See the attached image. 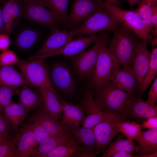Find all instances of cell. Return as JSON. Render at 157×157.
<instances>
[{"instance_id":"cell-41","label":"cell","mask_w":157,"mask_h":157,"mask_svg":"<svg viewBox=\"0 0 157 157\" xmlns=\"http://www.w3.org/2000/svg\"><path fill=\"white\" fill-rule=\"evenodd\" d=\"M23 5L21 0H12L11 12L14 27L22 16Z\"/></svg>"},{"instance_id":"cell-4","label":"cell","mask_w":157,"mask_h":157,"mask_svg":"<svg viewBox=\"0 0 157 157\" xmlns=\"http://www.w3.org/2000/svg\"><path fill=\"white\" fill-rule=\"evenodd\" d=\"M109 34L108 31L103 38L88 49L69 57L76 72L81 78L89 81L91 77L99 52L108 42Z\"/></svg>"},{"instance_id":"cell-39","label":"cell","mask_w":157,"mask_h":157,"mask_svg":"<svg viewBox=\"0 0 157 157\" xmlns=\"http://www.w3.org/2000/svg\"><path fill=\"white\" fill-rule=\"evenodd\" d=\"M19 60L15 53L11 50H5L0 53V65L13 66L17 64Z\"/></svg>"},{"instance_id":"cell-49","label":"cell","mask_w":157,"mask_h":157,"mask_svg":"<svg viewBox=\"0 0 157 157\" xmlns=\"http://www.w3.org/2000/svg\"><path fill=\"white\" fill-rule=\"evenodd\" d=\"M127 2L131 8L133 7L135 5L138 4L142 0H124Z\"/></svg>"},{"instance_id":"cell-50","label":"cell","mask_w":157,"mask_h":157,"mask_svg":"<svg viewBox=\"0 0 157 157\" xmlns=\"http://www.w3.org/2000/svg\"><path fill=\"white\" fill-rule=\"evenodd\" d=\"M157 152L155 153L147 155H143L140 156V157H157Z\"/></svg>"},{"instance_id":"cell-29","label":"cell","mask_w":157,"mask_h":157,"mask_svg":"<svg viewBox=\"0 0 157 157\" xmlns=\"http://www.w3.org/2000/svg\"><path fill=\"white\" fill-rule=\"evenodd\" d=\"M138 145H136L133 140L125 138L119 135L113 142H111L108 147L103 153L102 157H111L115 153L122 151L137 152Z\"/></svg>"},{"instance_id":"cell-33","label":"cell","mask_w":157,"mask_h":157,"mask_svg":"<svg viewBox=\"0 0 157 157\" xmlns=\"http://www.w3.org/2000/svg\"><path fill=\"white\" fill-rule=\"evenodd\" d=\"M156 7L157 0H142L134 11L140 15L150 32L152 13Z\"/></svg>"},{"instance_id":"cell-27","label":"cell","mask_w":157,"mask_h":157,"mask_svg":"<svg viewBox=\"0 0 157 157\" xmlns=\"http://www.w3.org/2000/svg\"><path fill=\"white\" fill-rule=\"evenodd\" d=\"M26 84L22 75L12 66L0 65V86L17 89Z\"/></svg>"},{"instance_id":"cell-32","label":"cell","mask_w":157,"mask_h":157,"mask_svg":"<svg viewBox=\"0 0 157 157\" xmlns=\"http://www.w3.org/2000/svg\"><path fill=\"white\" fill-rule=\"evenodd\" d=\"M111 123L123 136L133 140L135 139L142 131L139 124L128 120H118L111 122Z\"/></svg>"},{"instance_id":"cell-38","label":"cell","mask_w":157,"mask_h":157,"mask_svg":"<svg viewBox=\"0 0 157 157\" xmlns=\"http://www.w3.org/2000/svg\"><path fill=\"white\" fill-rule=\"evenodd\" d=\"M13 136L0 144V157H17Z\"/></svg>"},{"instance_id":"cell-17","label":"cell","mask_w":157,"mask_h":157,"mask_svg":"<svg viewBox=\"0 0 157 157\" xmlns=\"http://www.w3.org/2000/svg\"><path fill=\"white\" fill-rule=\"evenodd\" d=\"M69 131L81 147L85 157L97 156V149L93 128L81 126L70 127Z\"/></svg>"},{"instance_id":"cell-14","label":"cell","mask_w":157,"mask_h":157,"mask_svg":"<svg viewBox=\"0 0 157 157\" xmlns=\"http://www.w3.org/2000/svg\"><path fill=\"white\" fill-rule=\"evenodd\" d=\"M13 139L17 157H30L35 147V140L32 129L27 121L19 128Z\"/></svg>"},{"instance_id":"cell-12","label":"cell","mask_w":157,"mask_h":157,"mask_svg":"<svg viewBox=\"0 0 157 157\" xmlns=\"http://www.w3.org/2000/svg\"><path fill=\"white\" fill-rule=\"evenodd\" d=\"M101 7L95 0H73L68 17V27L74 29Z\"/></svg>"},{"instance_id":"cell-9","label":"cell","mask_w":157,"mask_h":157,"mask_svg":"<svg viewBox=\"0 0 157 157\" xmlns=\"http://www.w3.org/2000/svg\"><path fill=\"white\" fill-rule=\"evenodd\" d=\"M50 28L51 33L49 36L35 54L29 58L44 60L48 55L61 49L76 36L74 29L61 30L57 27Z\"/></svg>"},{"instance_id":"cell-45","label":"cell","mask_w":157,"mask_h":157,"mask_svg":"<svg viewBox=\"0 0 157 157\" xmlns=\"http://www.w3.org/2000/svg\"><path fill=\"white\" fill-rule=\"evenodd\" d=\"M134 152L128 151H122L118 152L113 155L112 157H135L133 155Z\"/></svg>"},{"instance_id":"cell-40","label":"cell","mask_w":157,"mask_h":157,"mask_svg":"<svg viewBox=\"0 0 157 157\" xmlns=\"http://www.w3.org/2000/svg\"><path fill=\"white\" fill-rule=\"evenodd\" d=\"M0 132L10 136H13L16 133L0 109Z\"/></svg>"},{"instance_id":"cell-15","label":"cell","mask_w":157,"mask_h":157,"mask_svg":"<svg viewBox=\"0 0 157 157\" xmlns=\"http://www.w3.org/2000/svg\"><path fill=\"white\" fill-rule=\"evenodd\" d=\"M38 88L42 102L41 109L54 119L61 120L63 105L59 98V94L53 87L42 86Z\"/></svg>"},{"instance_id":"cell-8","label":"cell","mask_w":157,"mask_h":157,"mask_svg":"<svg viewBox=\"0 0 157 157\" xmlns=\"http://www.w3.org/2000/svg\"><path fill=\"white\" fill-rule=\"evenodd\" d=\"M23 5L22 16L24 18L49 27L66 26L58 15L40 4L30 0Z\"/></svg>"},{"instance_id":"cell-47","label":"cell","mask_w":157,"mask_h":157,"mask_svg":"<svg viewBox=\"0 0 157 157\" xmlns=\"http://www.w3.org/2000/svg\"><path fill=\"white\" fill-rule=\"evenodd\" d=\"M105 1L110 4L122 9V5L120 0H105Z\"/></svg>"},{"instance_id":"cell-2","label":"cell","mask_w":157,"mask_h":157,"mask_svg":"<svg viewBox=\"0 0 157 157\" xmlns=\"http://www.w3.org/2000/svg\"><path fill=\"white\" fill-rule=\"evenodd\" d=\"M108 48L115 64V69L121 67H132L135 56L137 37L127 27L119 23L112 31Z\"/></svg>"},{"instance_id":"cell-11","label":"cell","mask_w":157,"mask_h":157,"mask_svg":"<svg viewBox=\"0 0 157 157\" xmlns=\"http://www.w3.org/2000/svg\"><path fill=\"white\" fill-rule=\"evenodd\" d=\"M50 80L53 88L66 96L72 95L75 86L71 72L67 65L56 62L52 66L49 73Z\"/></svg>"},{"instance_id":"cell-31","label":"cell","mask_w":157,"mask_h":157,"mask_svg":"<svg viewBox=\"0 0 157 157\" xmlns=\"http://www.w3.org/2000/svg\"><path fill=\"white\" fill-rule=\"evenodd\" d=\"M40 4L58 15L68 27V17L70 0H32Z\"/></svg>"},{"instance_id":"cell-7","label":"cell","mask_w":157,"mask_h":157,"mask_svg":"<svg viewBox=\"0 0 157 157\" xmlns=\"http://www.w3.org/2000/svg\"><path fill=\"white\" fill-rule=\"evenodd\" d=\"M85 115L81 126L92 128L98 123L104 121L111 122L127 119L116 113H106L102 111L98 106L89 88L84 92L81 106Z\"/></svg>"},{"instance_id":"cell-37","label":"cell","mask_w":157,"mask_h":157,"mask_svg":"<svg viewBox=\"0 0 157 157\" xmlns=\"http://www.w3.org/2000/svg\"><path fill=\"white\" fill-rule=\"evenodd\" d=\"M17 89L0 86V109L3 110L14 101L12 97L16 94Z\"/></svg>"},{"instance_id":"cell-48","label":"cell","mask_w":157,"mask_h":157,"mask_svg":"<svg viewBox=\"0 0 157 157\" xmlns=\"http://www.w3.org/2000/svg\"><path fill=\"white\" fill-rule=\"evenodd\" d=\"M12 136H8L0 132V144L6 141Z\"/></svg>"},{"instance_id":"cell-16","label":"cell","mask_w":157,"mask_h":157,"mask_svg":"<svg viewBox=\"0 0 157 157\" xmlns=\"http://www.w3.org/2000/svg\"><path fill=\"white\" fill-rule=\"evenodd\" d=\"M147 45L137 37L132 68L137 80L138 87L146 75L149 67L151 52L148 50Z\"/></svg>"},{"instance_id":"cell-36","label":"cell","mask_w":157,"mask_h":157,"mask_svg":"<svg viewBox=\"0 0 157 157\" xmlns=\"http://www.w3.org/2000/svg\"><path fill=\"white\" fill-rule=\"evenodd\" d=\"M27 121L30 125L34 134L35 140V147L39 143L50 135L33 114L28 119Z\"/></svg>"},{"instance_id":"cell-44","label":"cell","mask_w":157,"mask_h":157,"mask_svg":"<svg viewBox=\"0 0 157 157\" xmlns=\"http://www.w3.org/2000/svg\"><path fill=\"white\" fill-rule=\"evenodd\" d=\"M9 36L5 33H0V51L7 50L10 46L11 42Z\"/></svg>"},{"instance_id":"cell-42","label":"cell","mask_w":157,"mask_h":157,"mask_svg":"<svg viewBox=\"0 0 157 157\" xmlns=\"http://www.w3.org/2000/svg\"><path fill=\"white\" fill-rule=\"evenodd\" d=\"M146 102L152 106L156 105L157 102V77L156 76L151 85L148 94Z\"/></svg>"},{"instance_id":"cell-52","label":"cell","mask_w":157,"mask_h":157,"mask_svg":"<svg viewBox=\"0 0 157 157\" xmlns=\"http://www.w3.org/2000/svg\"><path fill=\"white\" fill-rule=\"evenodd\" d=\"M4 0H0V2L3 3Z\"/></svg>"},{"instance_id":"cell-18","label":"cell","mask_w":157,"mask_h":157,"mask_svg":"<svg viewBox=\"0 0 157 157\" xmlns=\"http://www.w3.org/2000/svg\"><path fill=\"white\" fill-rule=\"evenodd\" d=\"M110 80L118 88L134 96L138 86L137 80L132 67L129 66L117 69L113 72Z\"/></svg>"},{"instance_id":"cell-46","label":"cell","mask_w":157,"mask_h":157,"mask_svg":"<svg viewBox=\"0 0 157 157\" xmlns=\"http://www.w3.org/2000/svg\"><path fill=\"white\" fill-rule=\"evenodd\" d=\"M3 3L0 2V33H4V23L2 13Z\"/></svg>"},{"instance_id":"cell-20","label":"cell","mask_w":157,"mask_h":157,"mask_svg":"<svg viewBox=\"0 0 157 157\" xmlns=\"http://www.w3.org/2000/svg\"><path fill=\"white\" fill-rule=\"evenodd\" d=\"M59 97L63 105V122L69 128L81 126L85 117L82 107L67 102L59 94Z\"/></svg>"},{"instance_id":"cell-21","label":"cell","mask_w":157,"mask_h":157,"mask_svg":"<svg viewBox=\"0 0 157 157\" xmlns=\"http://www.w3.org/2000/svg\"><path fill=\"white\" fill-rule=\"evenodd\" d=\"M72 137L70 132L50 135L42 141L33 150L30 157H43L49 152Z\"/></svg>"},{"instance_id":"cell-22","label":"cell","mask_w":157,"mask_h":157,"mask_svg":"<svg viewBox=\"0 0 157 157\" xmlns=\"http://www.w3.org/2000/svg\"><path fill=\"white\" fill-rule=\"evenodd\" d=\"M28 86L25 84L17 88L16 94L18 96V103L30 113L41 108L42 102L39 92L31 89Z\"/></svg>"},{"instance_id":"cell-13","label":"cell","mask_w":157,"mask_h":157,"mask_svg":"<svg viewBox=\"0 0 157 157\" xmlns=\"http://www.w3.org/2000/svg\"><path fill=\"white\" fill-rule=\"evenodd\" d=\"M108 31L100 32L91 35H79L72 39L58 51L47 56L46 58L58 55L69 57L76 56L83 51L90 45L103 38Z\"/></svg>"},{"instance_id":"cell-6","label":"cell","mask_w":157,"mask_h":157,"mask_svg":"<svg viewBox=\"0 0 157 157\" xmlns=\"http://www.w3.org/2000/svg\"><path fill=\"white\" fill-rule=\"evenodd\" d=\"M120 23L101 7L76 28L75 36L91 35L99 32L113 31Z\"/></svg>"},{"instance_id":"cell-3","label":"cell","mask_w":157,"mask_h":157,"mask_svg":"<svg viewBox=\"0 0 157 157\" xmlns=\"http://www.w3.org/2000/svg\"><path fill=\"white\" fill-rule=\"evenodd\" d=\"M115 20L132 31L139 39L148 44L153 38L140 15L135 11L124 10L103 0H95Z\"/></svg>"},{"instance_id":"cell-35","label":"cell","mask_w":157,"mask_h":157,"mask_svg":"<svg viewBox=\"0 0 157 157\" xmlns=\"http://www.w3.org/2000/svg\"><path fill=\"white\" fill-rule=\"evenodd\" d=\"M12 4V0H4L2 5L4 33L9 35L14 28L11 12Z\"/></svg>"},{"instance_id":"cell-30","label":"cell","mask_w":157,"mask_h":157,"mask_svg":"<svg viewBox=\"0 0 157 157\" xmlns=\"http://www.w3.org/2000/svg\"><path fill=\"white\" fill-rule=\"evenodd\" d=\"M148 72L137 88L135 94L142 96L148 88L157 74V46L152 47Z\"/></svg>"},{"instance_id":"cell-1","label":"cell","mask_w":157,"mask_h":157,"mask_svg":"<svg viewBox=\"0 0 157 157\" xmlns=\"http://www.w3.org/2000/svg\"><path fill=\"white\" fill-rule=\"evenodd\" d=\"M89 88L102 111L117 114L128 119L134 96L119 88L110 80L99 86Z\"/></svg>"},{"instance_id":"cell-5","label":"cell","mask_w":157,"mask_h":157,"mask_svg":"<svg viewBox=\"0 0 157 157\" xmlns=\"http://www.w3.org/2000/svg\"><path fill=\"white\" fill-rule=\"evenodd\" d=\"M17 64L28 86L38 88L42 86L53 87L44 60L39 58L19 60Z\"/></svg>"},{"instance_id":"cell-34","label":"cell","mask_w":157,"mask_h":157,"mask_svg":"<svg viewBox=\"0 0 157 157\" xmlns=\"http://www.w3.org/2000/svg\"><path fill=\"white\" fill-rule=\"evenodd\" d=\"M39 36L37 31L30 29L24 30L18 35L16 41L17 46L21 49H28L35 44Z\"/></svg>"},{"instance_id":"cell-51","label":"cell","mask_w":157,"mask_h":157,"mask_svg":"<svg viewBox=\"0 0 157 157\" xmlns=\"http://www.w3.org/2000/svg\"><path fill=\"white\" fill-rule=\"evenodd\" d=\"M30 0H21L23 3V4L24 3L27 2Z\"/></svg>"},{"instance_id":"cell-10","label":"cell","mask_w":157,"mask_h":157,"mask_svg":"<svg viewBox=\"0 0 157 157\" xmlns=\"http://www.w3.org/2000/svg\"><path fill=\"white\" fill-rule=\"evenodd\" d=\"M115 69L111 53L106 46L103 47L99 54L92 75L89 80V88L99 86L110 81Z\"/></svg>"},{"instance_id":"cell-25","label":"cell","mask_w":157,"mask_h":157,"mask_svg":"<svg viewBox=\"0 0 157 157\" xmlns=\"http://www.w3.org/2000/svg\"><path fill=\"white\" fill-rule=\"evenodd\" d=\"M154 116H157V104L154 106L150 105L142 96L135 94L129 109V119H147Z\"/></svg>"},{"instance_id":"cell-19","label":"cell","mask_w":157,"mask_h":157,"mask_svg":"<svg viewBox=\"0 0 157 157\" xmlns=\"http://www.w3.org/2000/svg\"><path fill=\"white\" fill-rule=\"evenodd\" d=\"M111 122L102 121L92 128L96 141L97 156L103 153L119 133L117 129L111 123Z\"/></svg>"},{"instance_id":"cell-28","label":"cell","mask_w":157,"mask_h":157,"mask_svg":"<svg viewBox=\"0 0 157 157\" xmlns=\"http://www.w3.org/2000/svg\"><path fill=\"white\" fill-rule=\"evenodd\" d=\"M2 112L16 132L29 113L20 104L14 102L4 108Z\"/></svg>"},{"instance_id":"cell-23","label":"cell","mask_w":157,"mask_h":157,"mask_svg":"<svg viewBox=\"0 0 157 157\" xmlns=\"http://www.w3.org/2000/svg\"><path fill=\"white\" fill-rule=\"evenodd\" d=\"M135 140L138 147L135 157L157 152V128L141 131Z\"/></svg>"},{"instance_id":"cell-26","label":"cell","mask_w":157,"mask_h":157,"mask_svg":"<svg viewBox=\"0 0 157 157\" xmlns=\"http://www.w3.org/2000/svg\"><path fill=\"white\" fill-rule=\"evenodd\" d=\"M43 157H85L79 145L73 137Z\"/></svg>"},{"instance_id":"cell-24","label":"cell","mask_w":157,"mask_h":157,"mask_svg":"<svg viewBox=\"0 0 157 157\" xmlns=\"http://www.w3.org/2000/svg\"><path fill=\"white\" fill-rule=\"evenodd\" d=\"M33 115L49 135L69 133L70 128L62 121L57 120L44 112L41 108Z\"/></svg>"},{"instance_id":"cell-43","label":"cell","mask_w":157,"mask_h":157,"mask_svg":"<svg viewBox=\"0 0 157 157\" xmlns=\"http://www.w3.org/2000/svg\"><path fill=\"white\" fill-rule=\"evenodd\" d=\"M141 129H149L157 128V116L147 118V120L140 124Z\"/></svg>"}]
</instances>
